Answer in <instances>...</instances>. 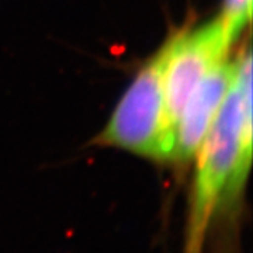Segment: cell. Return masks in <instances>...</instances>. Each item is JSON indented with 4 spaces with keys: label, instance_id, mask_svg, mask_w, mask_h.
Instances as JSON below:
<instances>
[{
    "label": "cell",
    "instance_id": "obj_4",
    "mask_svg": "<svg viewBox=\"0 0 253 253\" xmlns=\"http://www.w3.org/2000/svg\"><path fill=\"white\" fill-rule=\"evenodd\" d=\"M236 62L224 61L191 93L174 128L170 162L189 163L199 152L234 81Z\"/></svg>",
    "mask_w": 253,
    "mask_h": 253
},
{
    "label": "cell",
    "instance_id": "obj_1",
    "mask_svg": "<svg viewBox=\"0 0 253 253\" xmlns=\"http://www.w3.org/2000/svg\"><path fill=\"white\" fill-rule=\"evenodd\" d=\"M242 89L238 73L217 117L197 152V169L190 199L184 253H203L208 228L218 212L241 199L252 155L241 145Z\"/></svg>",
    "mask_w": 253,
    "mask_h": 253
},
{
    "label": "cell",
    "instance_id": "obj_3",
    "mask_svg": "<svg viewBox=\"0 0 253 253\" xmlns=\"http://www.w3.org/2000/svg\"><path fill=\"white\" fill-rule=\"evenodd\" d=\"M231 44L219 16L194 30H181L169 37L163 76V128L170 155L174 128L187 100L208 73L226 61Z\"/></svg>",
    "mask_w": 253,
    "mask_h": 253
},
{
    "label": "cell",
    "instance_id": "obj_2",
    "mask_svg": "<svg viewBox=\"0 0 253 253\" xmlns=\"http://www.w3.org/2000/svg\"><path fill=\"white\" fill-rule=\"evenodd\" d=\"M169 38L138 71L96 144L116 146L158 162H169L163 128V76Z\"/></svg>",
    "mask_w": 253,
    "mask_h": 253
},
{
    "label": "cell",
    "instance_id": "obj_5",
    "mask_svg": "<svg viewBox=\"0 0 253 253\" xmlns=\"http://www.w3.org/2000/svg\"><path fill=\"white\" fill-rule=\"evenodd\" d=\"M219 17L229 38L235 41L252 17V0H224Z\"/></svg>",
    "mask_w": 253,
    "mask_h": 253
}]
</instances>
